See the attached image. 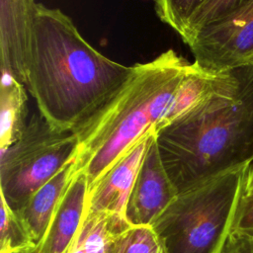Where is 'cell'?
I'll return each mask as SVG.
<instances>
[{"instance_id": "10", "label": "cell", "mask_w": 253, "mask_h": 253, "mask_svg": "<svg viewBox=\"0 0 253 253\" xmlns=\"http://www.w3.org/2000/svg\"><path fill=\"white\" fill-rule=\"evenodd\" d=\"M88 198V182L77 172L59 202L45 234L33 253H67L82 224Z\"/></svg>"}, {"instance_id": "21", "label": "cell", "mask_w": 253, "mask_h": 253, "mask_svg": "<svg viewBox=\"0 0 253 253\" xmlns=\"http://www.w3.org/2000/svg\"><path fill=\"white\" fill-rule=\"evenodd\" d=\"M243 193L250 194L253 193V161H251L247 167L245 179H244V186H243Z\"/></svg>"}, {"instance_id": "9", "label": "cell", "mask_w": 253, "mask_h": 253, "mask_svg": "<svg viewBox=\"0 0 253 253\" xmlns=\"http://www.w3.org/2000/svg\"><path fill=\"white\" fill-rule=\"evenodd\" d=\"M155 130L142 137L88 190L86 211H105L125 217L126 207Z\"/></svg>"}, {"instance_id": "7", "label": "cell", "mask_w": 253, "mask_h": 253, "mask_svg": "<svg viewBox=\"0 0 253 253\" xmlns=\"http://www.w3.org/2000/svg\"><path fill=\"white\" fill-rule=\"evenodd\" d=\"M176 195L162 164L154 133L133 183L125 218L130 225H151Z\"/></svg>"}, {"instance_id": "12", "label": "cell", "mask_w": 253, "mask_h": 253, "mask_svg": "<svg viewBox=\"0 0 253 253\" xmlns=\"http://www.w3.org/2000/svg\"><path fill=\"white\" fill-rule=\"evenodd\" d=\"M227 72H211L193 61L190 70L178 87L167 112L157 125L155 131L166 126L200 104L217 88Z\"/></svg>"}, {"instance_id": "18", "label": "cell", "mask_w": 253, "mask_h": 253, "mask_svg": "<svg viewBox=\"0 0 253 253\" xmlns=\"http://www.w3.org/2000/svg\"><path fill=\"white\" fill-rule=\"evenodd\" d=\"M204 1L205 0H155V11L160 20L183 39L190 18Z\"/></svg>"}, {"instance_id": "1", "label": "cell", "mask_w": 253, "mask_h": 253, "mask_svg": "<svg viewBox=\"0 0 253 253\" xmlns=\"http://www.w3.org/2000/svg\"><path fill=\"white\" fill-rule=\"evenodd\" d=\"M131 69L92 46L64 12L37 4L26 87L51 128L77 130Z\"/></svg>"}, {"instance_id": "11", "label": "cell", "mask_w": 253, "mask_h": 253, "mask_svg": "<svg viewBox=\"0 0 253 253\" xmlns=\"http://www.w3.org/2000/svg\"><path fill=\"white\" fill-rule=\"evenodd\" d=\"M76 173L75 156L15 211L36 248L43 238L51 217Z\"/></svg>"}, {"instance_id": "20", "label": "cell", "mask_w": 253, "mask_h": 253, "mask_svg": "<svg viewBox=\"0 0 253 253\" xmlns=\"http://www.w3.org/2000/svg\"><path fill=\"white\" fill-rule=\"evenodd\" d=\"M221 253H253V237L230 233Z\"/></svg>"}, {"instance_id": "2", "label": "cell", "mask_w": 253, "mask_h": 253, "mask_svg": "<svg viewBox=\"0 0 253 253\" xmlns=\"http://www.w3.org/2000/svg\"><path fill=\"white\" fill-rule=\"evenodd\" d=\"M177 194L253 161V61L227 72L200 104L155 131Z\"/></svg>"}, {"instance_id": "15", "label": "cell", "mask_w": 253, "mask_h": 253, "mask_svg": "<svg viewBox=\"0 0 253 253\" xmlns=\"http://www.w3.org/2000/svg\"><path fill=\"white\" fill-rule=\"evenodd\" d=\"M106 253H166L151 225L126 224L110 238Z\"/></svg>"}, {"instance_id": "6", "label": "cell", "mask_w": 253, "mask_h": 253, "mask_svg": "<svg viewBox=\"0 0 253 253\" xmlns=\"http://www.w3.org/2000/svg\"><path fill=\"white\" fill-rule=\"evenodd\" d=\"M187 45L198 65L215 73L253 61V0L200 30Z\"/></svg>"}, {"instance_id": "22", "label": "cell", "mask_w": 253, "mask_h": 253, "mask_svg": "<svg viewBox=\"0 0 253 253\" xmlns=\"http://www.w3.org/2000/svg\"><path fill=\"white\" fill-rule=\"evenodd\" d=\"M0 253H33V252L22 250V251H9V252H0Z\"/></svg>"}, {"instance_id": "3", "label": "cell", "mask_w": 253, "mask_h": 253, "mask_svg": "<svg viewBox=\"0 0 253 253\" xmlns=\"http://www.w3.org/2000/svg\"><path fill=\"white\" fill-rule=\"evenodd\" d=\"M191 65L173 49L131 65L124 84L74 131L79 142L76 169L85 174L88 190L142 137L155 130Z\"/></svg>"}, {"instance_id": "8", "label": "cell", "mask_w": 253, "mask_h": 253, "mask_svg": "<svg viewBox=\"0 0 253 253\" xmlns=\"http://www.w3.org/2000/svg\"><path fill=\"white\" fill-rule=\"evenodd\" d=\"M37 4L35 0H0L1 71L25 86Z\"/></svg>"}, {"instance_id": "19", "label": "cell", "mask_w": 253, "mask_h": 253, "mask_svg": "<svg viewBox=\"0 0 253 253\" xmlns=\"http://www.w3.org/2000/svg\"><path fill=\"white\" fill-rule=\"evenodd\" d=\"M230 233L253 237V193H242L233 215Z\"/></svg>"}, {"instance_id": "5", "label": "cell", "mask_w": 253, "mask_h": 253, "mask_svg": "<svg viewBox=\"0 0 253 253\" xmlns=\"http://www.w3.org/2000/svg\"><path fill=\"white\" fill-rule=\"evenodd\" d=\"M73 131L51 128L39 114L28 121L23 134L0 149L1 198L16 211L78 151Z\"/></svg>"}, {"instance_id": "16", "label": "cell", "mask_w": 253, "mask_h": 253, "mask_svg": "<svg viewBox=\"0 0 253 253\" xmlns=\"http://www.w3.org/2000/svg\"><path fill=\"white\" fill-rule=\"evenodd\" d=\"M0 252L31 251L36 250V245L20 221L16 212L1 198L0 221Z\"/></svg>"}, {"instance_id": "13", "label": "cell", "mask_w": 253, "mask_h": 253, "mask_svg": "<svg viewBox=\"0 0 253 253\" xmlns=\"http://www.w3.org/2000/svg\"><path fill=\"white\" fill-rule=\"evenodd\" d=\"M0 91V149L14 143L27 126L28 97L25 85L2 72Z\"/></svg>"}, {"instance_id": "4", "label": "cell", "mask_w": 253, "mask_h": 253, "mask_svg": "<svg viewBox=\"0 0 253 253\" xmlns=\"http://www.w3.org/2000/svg\"><path fill=\"white\" fill-rule=\"evenodd\" d=\"M248 164L178 193L151 224L166 253H221Z\"/></svg>"}, {"instance_id": "17", "label": "cell", "mask_w": 253, "mask_h": 253, "mask_svg": "<svg viewBox=\"0 0 253 253\" xmlns=\"http://www.w3.org/2000/svg\"><path fill=\"white\" fill-rule=\"evenodd\" d=\"M247 1L249 0H205L190 18L185 37L182 40L187 44L200 30L227 17Z\"/></svg>"}, {"instance_id": "14", "label": "cell", "mask_w": 253, "mask_h": 253, "mask_svg": "<svg viewBox=\"0 0 253 253\" xmlns=\"http://www.w3.org/2000/svg\"><path fill=\"white\" fill-rule=\"evenodd\" d=\"M129 224L118 214L86 211L79 231L67 253H106L112 235Z\"/></svg>"}]
</instances>
